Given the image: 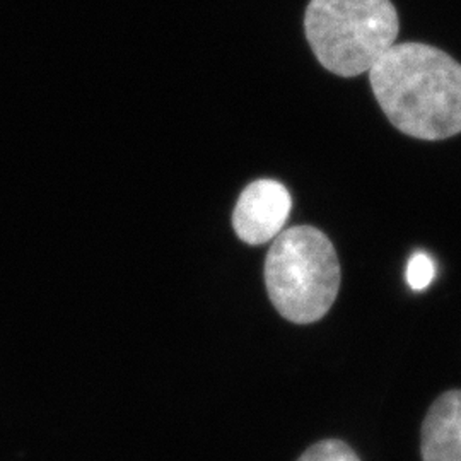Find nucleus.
I'll use <instances>...</instances> for the list:
<instances>
[{
  "label": "nucleus",
  "instance_id": "nucleus-4",
  "mask_svg": "<svg viewBox=\"0 0 461 461\" xmlns=\"http://www.w3.org/2000/svg\"><path fill=\"white\" fill-rule=\"evenodd\" d=\"M289 190L276 180L249 183L238 198L232 212V228L248 245L258 247L274 240L291 214Z\"/></svg>",
  "mask_w": 461,
  "mask_h": 461
},
{
  "label": "nucleus",
  "instance_id": "nucleus-7",
  "mask_svg": "<svg viewBox=\"0 0 461 461\" xmlns=\"http://www.w3.org/2000/svg\"><path fill=\"white\" fill-rule=\"evenodd\" d=\"M436 276V265L424 251L413 253L407 265V282L415 291L426 289Z\"/></svg>",
  "mask_w": 461,
  "mask_h": 461
},
{
  "label": "nucleus",
  "instance_id": "nucleus-5",
  "mask_svg": "<svg viewBox=\"0 0 461 461\" xmlns=\"http://www.w3.org/2000/svg\"><path fill=\"white\" fill-rule=\"evenodd\" d=\"M422 461H461V390H451L430 405L420 432Z\"/></svg>",
  "mask_w": 461,
  "mask_h": 461
},
{
  "label": "nucleus",
  "instance_id": "nucleus-2",
  "mask_svg": "<svg viewBox=\"0 0 461 461\" xmlns=\"http://www.w3.org/2000/svg\"><path fill=\"white\" fill-rule=\"evenodd\" d=\"M267 293L285 320H321L340 289V262L327 234L312 226L282 230L265 260Z\"/></svg>",
  "mask_w": 461,
  "mask_h": 461
},
{
  "label": "nucleus",
  "instance_id": "nucleus-1",
  "mask_svg": "<svg viewBox=\"0 0 461 461\" xmlns=\"http://www.w3.org/2000/svg\"><path fill=\"white\" fill-rule=\"evenodd\" d=\"M376 101L400 132L443 140L461 132V66L426 43H395L369 70Z\"/></svg>",
  "mask_w": 461,
  "mask_h": 461
},
{
  "label": "nucleus",
  "instance_id": "nucleus-3",
  "mask_svg": "<svg viewBox=\"0 0 461 461\" xmlns=\"http://www.w3.org/2000/svg\"><path fill=\"white\" fill-rule=\"evenodd\" d=\"M304 32L321 66L356 77L395 45L400 21L392 0H312Z\"/></svg>",
  "mask_w": 461,
  "mask_h": 461
},
{
  "label": "nucleus",
  "instance_id": "nucleus-6",
  "mask_svg": "<svg viewBox=\"0 0 461 461\" xmlns=\"http://www.w3.org/2000/svg\"><path fill=\"white\" fill-rule=\"evenodd\" d=\"M297 461H361L356 451L340 439H325L308 447Z\"/></svg>",
  "mask_w": 461,
  "mask_h": 461
}]
</instances>
